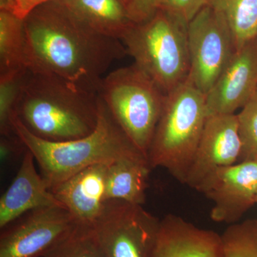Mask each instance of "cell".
Wrapping results in <instances>:
<instances>
[{
    "mask_svg": "<svg viewBox=\"0 0 257 257\" xmlns=\"http://www.w3.org/2000/svg\"><path fill=\"white\" fill-rule=\"evenodd\" d=\"M24 29L29 70L96 92L113 62L127 55L121 40L94 31L57 2L34 10L24 20Z\"/></svg>",
    "mask_w": 257,
    "mask_h": 257,
    "instance_id": "obj_1",
    "label": "cell"
},
{
    "mask_svg": "<svg viewBox=\"0 0 257 257\" xmlns=\"http://www.w3.org/2000/svg\"><path fill=\"white\" fill-rule=\"evenodd\" d=\"M99 111L100 97L95 91L28 69L15 116L37 138L62 143L90 135Z\"/></svg>",
    "mask_w": 257,
    "mask_h": 257,
    "instance_id": "obj_2",
    "label": "cell"
},
{
    "mask_svg": "<svg viewBox=\"0 0 257 257\" xmlns=\"http://www.w3.org/2000/svg\"><path fill=\"white\" fill-rule=\"evenodd\" d=\"M12 124L15 135L35 157L50 191L89 166L121 160L149 162L115 121L101 98L97 126L84 138L53 143L32 135L15 115Z\"/></svg>",
    "mask_w": 257,
    "mask_h": 257,
    "instance_id": "obj_3",
    "label": "cell"
},
{
    "mask_svg": "<svg viewBox=\"0 0 257 257\" xmlns=\"http://www.w3.org/2000/svg\"><path fill=\"white\" fill-rule=\"evenodd\" d=\"M121 42L135 65L166 95L188 79V24L167 10L134 24Z\"/></svg>",
    "mask_w": 257,
    "mask_h": 257,
    "instance_id": "obj_4",
    "label": "cell"
},
{
    "mask_svg": "<svg viewBox=\"0 0 257 257\" xmlns=\"http://www.w3.org/2000/svg\"><path fill=\"white\" fill-rule=\"evenodd\" d=\"M207 118L206 95L188 80L167 94L149 150L151 168L184 184Z\"/></svg>",
    "mask_w": 257,
    "mask_h": 257,
    "instance_id": "obj_5",
    "label": "cell"
},
{
    "mask_svg": "<svg viewBox=\"0 0 257 257\" xmlns=\"http://www.w3.org/2000/svg\"><path fill=\"white\" fill-rule=\"evenodd\" d=\"M98 94L119 127L148 160L165 93L134 64L104 76Z\"/></svg>",
    "mask_w": 257,
    "mask_h": 257,
    "instance_id": "obj_6",
    "label": "cell"
},
{
    "mask_svg": "<svg viewBox=\"0 0 257 257\" xmlns=\"http://www.w3.org/2000/svg\"><path fill=\"white\" fill-rule=\"evenodd\" d=\"M160 223L141 204L111 199L92 228L105 257H152Z\"/></svg>",
    "mask_w": 257,
    "mask_h": 257,
    "instance_id": "obj_7",
    "label": "cell"
},
{
    "mask_svg": "<svg viewBox=\"0 0 257 257\" xmlns=\"http://www.w3.org/2000/svg\"><path fill=\"white\" fill-rule=\"evenodd\" d=\"M188 42L187 80L207 95L236 52L232 35L222 15L207 4L189 23Z\"/></svg>",
    "mask_w": 257,
    "mask_h": 257,
    "instance_id": "obj_8",
    "label": "cell"
},
{
    "mask_svg": "<svg viewBox=\"0 0 257 257\" xmlns=\"http://www.w3.org/2000/svg\"><path fill=\"white\" fill-rule=\"evenodd\" d=\"M77 224L64 207L29 211L2 229L0 257H43Z\"/></svg>",
    "mask_w": 257,
    "mask_h": 257,
    "instance_id": "obj_9",
    "label": "cell"
},
{
    "mask_svg": "<svg viewBox=\"0 0 257 257\" xmlns=\"http://www.w3.org/2000/svg\"><path fill=\"white\" fill-rule=\"evenodd\" d=\"M197 191L212 202L210 216L213 221L229 225L237 223L256 203L257 160L218 169Z\"/></svg>",
    "mask_w": 257,
    "mask_h": 257,
    "instance_id": "obj_10",
    "label": "cell"
},
{
    "mask_svg": "<svg viewBox=\"0 0 257 257\" xmlns=\"http://www.w3.org/2000/svg\"><path fill=\"white\" fill-rule=\"evenodd\" d=\"M241 152L236 114L208 116L184 184L197 190L218 169L234 165Z\"/></svg>",
    "mask_w": 257,
    "mask_h": 257,
    "instance_id": "obj_11",
    "label": "cell"
},
{
    "mask_svg": "<svg viewBox=\"0 0 257 257\" xmlns=\"http://www.w3.org/2000/svg\"><path fill=\"white\" fill-rule=\"evenodd\" d=\"M257 93V37L234 52L206 95L207 116L234 114Z\"/></svg>",
    "mask_w": 257,
    "mask_h": 257,
    "instance_id": "obj_12",
    "label": "cell"
},
{
    "mask_svg": "<svg viewBox=\"0 0 257 257\" xmlns=\"http://www.w3.org/2000/svg\"><path fill=\"white\" fill-rule=\"evenodd\" d=\"M152 257H224L222 238L213 230L168 214L160 220Z\"/></svg>",
    "mask_w": 257,
    "mask_h": 257,
    "instance_id": "obj_13",
    "label": "cell"
},
{
    "mask_svg": "<svg viewBox=\"0 0 257 257\" xmlns=\"http://www.w3.org/2000/svg\"><path fill=\"white\" fill-rule=\"evenodd\" d=\"M108 165L89 166L51 189L77 224L92 226L106 199Z\"/></svg>",
    "mask_w": 257,
    "mask_h": 257,
    "instance_id": "obj_14",
    "label": "cell"
},
{
    "mask_svg": "<svg viewBox=\"0 0 257 257\" xmlns=\"http://www.w3.org/2000/svg\"><path fill=\"white\" fill-rule=\"evenodd\" d=\"M51 207L64 208L37 172L35 157L27 149L18 173L0 199V228L4 229L29 211Z\"/></svg>",
    "mask_w": 257,
    "mask_h": 257,
    "instance_id": "obj_15",
    "label": "cell"
},
{
    "mask_svg": "<svg viewBox=\"0 0 257 257\" xmlns=\"http://www.w3.org/2000/svg\"><path fill=\"white\" fill-rule=\"evenodd\" d=\"M57 3L94 31L121 41L135 24L122 0H61Z\"/></svg>",
    "mask_w": 257,
    "mask_h": 257,
    "instance_id": "obj_16",
    "label": "cell"
},
{
    "mask_svg": "<svg viewBox=\"0 0 257 257\" xmlns=\"http://www.w3.org/2000/svg\"><path fill=\"white\" fill-rule=\"evenodd\" d=\"M152 168L147 161L121 160L108 165L106 199L143 205Z\"/></svg>",
    "mask_w": 257,
    "mask_h": 257,
    "instance_id": "obj_17",
    "label": "cell"
},
{
    "mask_svg": "<svg viewBox=\"0 0 257 257\" xmlns=\"http://www.w3.org/2000/svg\"><path fill=\"white\" fill-rule=\"evenodd\" d=\"M229 26L235 50L257 37V0H209Z\"/></svg>",
    "mask_w": 257,
    "mask_h": 257,
    "instance_id": "obj_18",
    "label": "cell"
},
{
    "mask_svg": "<svg viewBox=\"0 0 257 257\" xmlns=\"http://www.w3.org/2000/svg\"><path fill=\"white\" fill-rule=\"evenodd\" d=\"M27 67L24 20L0 10V74Z\"/></svg>",
    "mask_w": 257,
    "mask_h": 257,
    "instance_id": "obj_19",
    "label": "cell"
},
{
    "mask_svg": "<svg viewBox=\"0 0 257 257\" xmlns=\"http://www.w3.org/2000/svg\"><path fill=\"white\" fill-rule=\"evenodd\" d=\"M43 257H105L92 226L77 224L57 246Z\"/></svg>",
    "mask_w": 257,
    "mask_h": 257,
    "instance_id": "obj_20",
    "label": "cell"
},
{
    "mask_svg": "<svg viewBox=\"0 0 257 257\" xmlns=\"http://www.w3.org/2000/svg\"><path fill=\"white\" fill-rule=\"evenodd\" d=\"M28 69H14L0 74V133L1 136L14 135L12 119Z\"/></svg>",
    "mask_w": 257,
    "mask_h": 257,
    "instance_id": "obj_21",
    "label": "cell"
},
{
    "mask_svg": "<svg viewBox=\"0 0 257 257\" xmlns=\"http://www.w3.org/2000/svg\"><path fill=\"white\" fill-rule=\"evenodd\" d=\"M221 238L224 257H257V220L230 224Z\"/></svg>",
    "mask_w": 257,
    "mask_h": 257,
    "instance_id": "obj_22",
    "label": "cell"
},
{
    "mask_svg": "<svg viewBox=\"0 0 257 257\" xmlns=\"http://www.w3.org/2000/svg\"><path fill=\"white\" fill-rule=\"evenodd\" d=\"M241 142L239 162L257 159V93L236 114Z\"/></svg>",
    "mask_w": 257,
    "mask_h": 257,
    "instance_id": "obj_23",
    "label": "cell"
},
{
    "mask_svg": "<svg viewBox=\"0 0 257 257\" xmlns=\"http://www.w3.org/2000/svg\"><path fill=\"white\" fill-rule=\"evenodd\" d=\"M166 0H126L128 15L134 23H141L152 18L165 6Z\"/></svg>",
    "mask_w": 257,
    "mask_h": 257,
    "instance_id": "obj_24",
    "label": "cell"
},
{
    "mask_svg": "<svg viewBox=\"0 0 257 257\" xmlns=\"http://www.w3.org/2000/svg\"><path fill=\"white\" fill-rule=\"evenodd\" d=\"M209 0H166L164 9L189 24Z\"/></svg>",
    "mask_w": 257,
    "mask_h": 257,
    "instance_id": "obj_25",
    "label": "cell"
},
{
    "mask_svg": "<svg viewBox=\"0 0 257 257\" xmlns=\"http://www.w3.org/2000/svg\"><path fill=\"white\" fill-rule=\"evenodd\" d=\"M47 0H0V10H5L25 20L34 10Z\"/></svg>",
    "mask_w": 257,
    "mask_h": 257,
    "instance_id": "obj_26",
    "label": "cell"
},
{
    "mask_svg": "<svg viewBox=\"0 0 257 257\" xmlns=\"http://www.w3.org/2000/svg\"><path fill=\"white\" fill-rule=\"evenodd\" d=\"M61 1V0H47V2H59Z\"/></svg>",
    "mask_w": 257,
    "mask_h": 257,
    "instance_id": "obj_27",
    "label": "cell"
},
{
    "mask_svg": "<svg viewBox=\"0 0 257 257\" xmlns=\"http://www.w3.org/2000/svg\"><path fill=\"white\" fill-rule=\"evenodd\" d=\"M255 202L257 203V193H256V198H255Z\"/></svg>",
    "mask_w": 257,
    "mask_h": 257,
    "instance_id": "obj_28",
    "label": "cell"
},
{
    "mask_svg": "<svg viewBox=\"0 0 257 257\" xmlns=\"http://www.w3.org/2000/svg\"><path fill=\"white\" fill-rule=\"evenodd\" d=\"M122 1L124 2V3H125V5H126V0H122Z\"/></svg>",
    "mask_w": 257,
    "mask_h": 257,
    "instance_id": "obj_29",
    "label": "cell"
},
{
    "mask_svg": "<svg viewBox=\"0 0 257 257\" xmlns=\"http://www.w3.org/2000/svg\"><path fill=\"white\" fill-rule=\"evenodd\" d=\"M256 160H257V159H256Z\"/></svg>",
    "mask_w": 257,
    "mask_h": 257,
    "instance_id": "obj_30",
    "label": "cell"
}]
</instances>
